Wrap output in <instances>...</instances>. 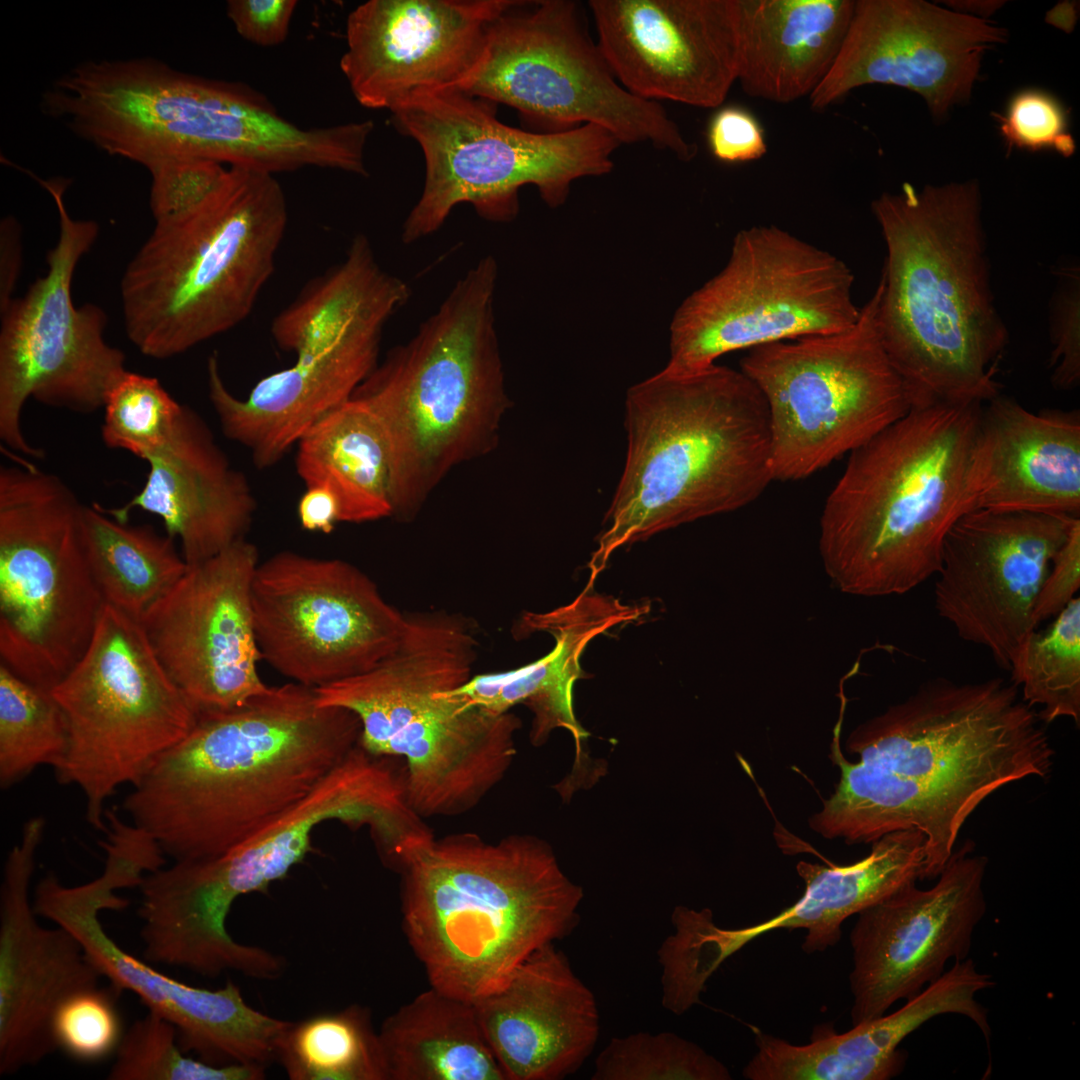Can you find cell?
<instances>
[{
  "mask_svg": "<svg viewBox=\"0 0 1080 1080\" xmlns=\"http://www.w3.org/2000/svg\"><path fill=\"white\" fill-rule=\"evenodd\" d=\"M41 104L83 140L149 172L203 159L275 175L333 169L342 154L336 127L301 128L245 85L150 58L80 63L53 82Z\"/></svg>",
  "mask_w": 1080,
  "mask_h": 1080,
  "instance_id": "7",
  "label": "cell"
},
{
  "mask_svg": "<svg viewBox=\"0 0 1080 1080\" xmlns=\"http://www.w3.org/2000/svg\"><path fill=\"white\" fill-rule=\"evenodd\" d=\"M45 821L29 819L9 852L0 890V1074L35 1066L57 1049L53 1016L71 995L99 986L101 974L64 928L39 922L30 898Z\"/></svg>",
  "mask_w": 1080,
  "mask_h": 1080,
  "instance_id": "26",
  "label": "cell"
},
{
  "mask_svg": "<svg viewBox=\"0 0 1080 1080\" xmlns=\"http://www.w3.org/2000/svg\"><path fill=\"white\" fill-rule=\"evenodd\" d=\"M620 85L649 101L719 107L737 81L738 0H591Z\"/></svg>",
  "mask_w": 1080,
  "mask_h": 1080,
  "instance_id": "25",
  "label": "cell"
},
{
  "mask_svg": "<svg viewBox=\"0 0 1080 1080\" xmlns=\"http://www.w3.org/2000/svg\"><path fill=\"white\" fill-rule=\"evenodd\" d=\"M296 472L306 487L323 486L337 497L342 522L393 515V464L385 430L370 406L351 397L296 445Z\"/></svg>",
  "mask_w": 1080,
  "mask_h": 1080,
  "instance_id": "35",
  "label": "cell"
},
{
  "mask_svg": "<svg viewBox=\"0 0 1080 1080\" xmlns=\"http://www.w3.org/2000/svg\"><path fill=\"white\" fill-rule=\"evenodd\" d=\"M399 873L403 930L430 986L472 1004L580 921L582 888L533 835L434 837Z\"/></svg>",
  "mask_w": 1080,
  "mask_h": 1080,
  "instance_id": "6",
  "label": "cell"
},
{
  "mask_svg": "<svg viewBox=\"0 0 1080 1080\" xmlns=\"http://www.w3.org/2000/svg\"><path fill=\"white\" fill-rule=\"evenodd\" d=\"M276 1058L291 1080H388L378 1031L356 1004L289 1022Z\"/></svg>",
  "mask_w": 1080,
  "mask_h": 1080,
  "instance_id": "39",
  "label": "cell"
},
{
  "mask_svg": "<svg viewBox=\"0 0 1080 1080\" xmlns=\"http://www.w3.org/2000/svg\"><path fill=\"white\" fill-rule=\"evenodd\" d=\"M492 104L449 90L416 96L391 111L395 126L419 144L425 159L423 191L404 221V243L436 232L459 204H471L485 220L510 222L523 186H535L556 208L575 180L613 169L621 143L607 129L583 124L528 132L500 122Z\"/></svg>",
  "mask_w": 1080,
  "mask_h": 1080,
  "instance_id": "11",
  "label": "cell"
},
{
  "mask_svg": "<svg viewBox=\"0 0 1080 1080\" xmlns=\"http://www.w3.org/2000/svg\"><path fill=\"white\" fill-rule=\"evenodd\" d=\"M988 859L972 842L955 849L929 889L908 884L858 913L850 933L852 1026L887 1013L968 957L987 909Z\"/></svg>",
  "mask_w": 1080,
  "mask_h": 1080,
  "instance_id": "21",
  "label": "cell"
},
{
  "mask_svg": "<svg viewBox=\"0 0 1080 1080\" xmlns=\"http://www.w3.org/2000/svg\"><path fill=\"white\" fill-rule=\"evenodd\" d=\"M514 9L490 24L479 61L459 91L504 103L550 132L595 124L621 144L650 143L685 162L697 155L662 105L620 85L576 2L544 0L529 12Z\"/></svg>",
  "mask_w": 1080,
  "mask_h": 1080,
  "instance_id": "16",
  "label": "cell"
},
{
  "mask_svg": "<svg viewBox=\"0 0 1080 1080\" xmlns=\"http://www.w3.org/2000/svg\"><path fill=\"white\" fill-rule=\"evenodd\" d=\"M995 118L1009 151L1051 150L1070 157L1076 150L1069 129V110L1048 91L1026 88L1016 92L1004 112L996 113Z\"/></svg>",
  "mask_w": 1080,
  "mask_h": 1080,
  "instance_id": "46",
  "label": "cell"
},
{
  "mask_svg": "<svg viewBox=\"0 0 1080 1080\" xmlns=\"http://www.w3.org/2000/svg\"><path fill=\"white\" fill-rule=\"evenodd\" d=\"M976 509L1080 515V415L1033 413L1001 393L982 405Z\"/></svg>",
  "mask_w": 1080,
  "mask_h": 1080,
  "instance_id": "30",
  "label": "cell"
},
{
  "mask_svg": "<svg viewBox=\"0 0 1080 1080\" xmlns=\"http://www.w3.org/2000/svg\"><path fill=\"white\" fill-rule=\"evenodd\" d=\"M82 506L22 458L0 468L1 663L50 691L85 653L106 604L83 550Z\"/></svg>",
  "mask_w": 1080,
  "mask_h": 1080,
  "instance_id": "12",
  "label": "cell"
},
{
  "mask_svg": "<svg viewBox=\"0 0 1080 1080\" xmlns=\"http://www.w3.org/2000/svg\"><path fill=\"white\" fill-rule=\"evenodd\" d=\"M79 523L86 560L105 603L135 619L187 570L174 539L149 525L121 523L97 503L82 506Z\"/></svg>",
  "mask_w": 1080,
  "mask_h": 1080,
  "instance_id": "37",
  "label": "cell"
},
{
  "mask_svg": "<svg viewBox=\"0 0 1080 1080\" xmlns=\"http://www.w3.org/2000/svg\"><path fill=\"white\" fill-rule=\"evenodd\" d=\"M707 137L713 156L723 162L753 161L767 152L761 124L739 106L719 109L709 123Z\"/></svg>",
  "mask_w": 1080,
  "mask_h": 1080,
  "instance_id": "49",
  "label": "cell"
},
{
  "mask_svg": "<svg viewBox=\"0 0 1080 1080\" xmlns=\"http://www.w3.org/2000/svg\"><path fill=\"white\" fill-rule=\"evenodd\" d=\"M1080 587V518L1074 520L1069 534L1055 553L1041 586L1034 608V622L1055 617L1076 597Z\"/></svg>",
  "mask_w": 1080,
  "mask_h": 1080,
  "instance_id": "50",
  "label": "cell"
},
{
  "mask_svg": "<svg viewBox=\"0 0 1080 1080\" xmlns=\"http://www.w3.org/2000/svg\"><path fill=\"white\" fill-rule=\"evenodd\" d=\"M68 747L65 715L50 690L0 665V784L9 787L36 767L56 770Z\"/></svg>",
  "mask_w": 1080,
  "mask_h": 1080,
  "instance_id": "41",
  "label": "cell"
},
{
  "mask_svg": "<svg viewBox=\"0 0 1080 1080\" xmlns=\"http://www.w3.org/2000/svg\"><path fill=\"white\" fill-rule=\"evenodd\" d=\"M1045 20L1066 33L1071 32L1077 21L1076 4L1068 1L1058 3L1046 14Z\"/></svg>",
  "mask_w": 1080,
  "mask_h": 1080,
  "instance_id": "54",
  "label": "cell"
},
{
  "mask_svg": "<svg viewBox=\"0 0 1080 1080\" xmlns=\"http://www.w3.org/2000/svg\"><path fill=\"white\" fill-rule=\"evenodd\" d=\"M382 333L358 332L296 355L290 367L259 380L244 398L227 388L217 357L210 356L209 399L224 435L246 448L257 467L275 465L375 369Z\"/></svg>",
  "mask_w": 1080,
  "mask_h": 1080,
  "instance_id": "28",
  "label": "cell"
},
{
  "mask_svg": "<svg viewBox=\"0 0 1080 1080\" xmlns=\"http://www.w3.org/2000/svg\"><path fill=\"white\" fill-rule=\"evenodd\" d=\"M287 222L275 175L231 166L194 209L155 222L121 279L130 342L168 359L241 323L274 270Z\"/></svg>",
  "mask_w": 1080,
  "mask_h": 1080,
  "instance_id": "10",
  "label": "cell"
},
{
  "mask_svg": "<svg viewBox=\"0 0 1080 1080\" xmlns=\"http://www.w3.org/2000/svg\"><path fill=\"white\" fill-rule=\"evenodd\" d=\"M727 1066L673 1032L613 1037L595 1059L592 1080H729Z\"/></svg>",
  "mask_w": 1080,
  "mask_h": 1080,
  "instance_id": "43",
  "label": "cell"
},
{
  "mask_svg": "<svg viewBox=\"0 0 1080 1080\" xmlns=\"http://www.w3.org/2000/svg\"><path fill=\"white\" fill-rule=\"evenodd\" d=\"M982 405L913 406L849 454L819 524V552L834 588L902 595L936 575L947 533L976 509Z\"/></svg>",
  "mask_w": 1080,
  "mask_h": 1080,
  "instance_id": "5",
  "label": "cell"
},
{
  "mask_svg": "<svg viewBox=\"0 0 1080 1080\" xmlns=\"http://www.w3.org/2000/svg\"><path fill=\"white\" fill-rule=\"evenodd\" d=\"M854 0H738L737 81L745 94L788 104L810 96L840 51Z\"/></svg>",
  "mask_w": 1080,
  "mask_h": 1080,
  "instance_id": "32",
  "label": "cell"
},
{
  "mask_svg": "<svg viewBox=\"0 0 1080 1080\" xmlns=\"http://www.w3.org/2000/svg\"><path fill=\"white\" fill-rule=\"evenodd\" d=\"M474 1006L506 1080H561L580 1069L600 1034L595 995L555 943Z\"/></svg>",
  "mask_w": 1080,
  "mask_h": 1080,
  "instance_id": "27",
  "label": "cell"
},
{
  "mask_svg": "<svg viewBox=\"0 0 1080 1080\" xmlns=\"http://www.w3.org/2000/svg\"><path fill=\"white\" fill-rule=\"evenodd\" d=\"M925 836L917 829L886 834L872 843L863 859L831 867L801 861L796 869L805 892L776 916L747 927H718L716 942L729 958L756 937L775 929L806 930L802 949L822 952L837 944L850 916L882 901L900 888L923 880Z\"/></svg>",
  "mask_w": 1080,
  "mask_h": 1080,
  "instance_id": "33",
  "label": "cell"
},
{
  "mask_svg": "<svg viewBox=\"0 0 1080 1080\" xmlns=\"http://www.w3.org/2000/svg\"><path fill=\"white\" fill-rule=\"evenodd\" d=\"M229 167L203 159L180 160L150 172V209L154 222L172 219L194 209L225 179Z\"/></svg>",
  "mask_w": 1080,
  "mask_h": 1080,
  "instance_id": "48",
  "label": "cell"
},
{
  "mask_svg": "<svg viewBox=\"0 0 1080 1080\" xmlns=\"http://www.w3.org/2000/svg\"><path fill=\"white\" fill-rule=\"evenodd\" d=\"M410 289L381 267L363 235L351 242L343 261L308 284L277 317V345L299 355L352 334L384 329L409 299Z\"/></svg>",
  "mask_w": 1080,
  "mask_h": 1080,
  "instance_id": "34",
  "label": "cell"
},
{
  "mask_svg": "<svg viewBox=\"0 0 1080 1080\" xmlns=\"http://www.w3.org/2000/svg\"><path fill=\"white\" fill-rule=\"evenodd\" d=\"M256 546L242 539L188 565L172 589L139 619L162 665L197 714L242 705L268 686L251 590Z\"/></svg>",
  "mask_w": 1080,
  "mask_h": 1080,
  "instance_id": "22",
  "label": "cell"
},
{
  "mask_svg": "<svg viewBox=\"0 0 1080 1080\" xmlns=\"http://www.w3.org/2000/svg\"><path fill=\"white\" fill-rule=\"evenodd\" d=\"M477 647L463 618L407 616L398 647L374 668L314 688L320 706L358 717L364 749L403 758L408 802L422 818L474 808L516 755V715H491L442 694L472 677Z\"/></svg>",
  "mask_w": 1080,
  "mask_h": 1080,
  "instance_id": "8",
  "label": "cell"
},
{
  "mask_svg": "<svg viewBox=\"0 0 1080 1080\" xmlns=\"http://www.w3.org/2000/svg\"><path fill=\"white\" fill-rule=\"evenodd\" d=\"M131 884L128 868L108 859L102 873L83 884L68 886L46 875L34 889L33 908L79 941L113 989L135 994L148 1011L173 1024L185 1053L217 1066L267 1063L283 1020L248 1005L232 981L215 990L187 985L129 954L107 934L99 915L126 908L128 900L116 892Z\"/></svg>",
  "mask_w": 1080,
  "mask_h": 1080,
  "instance_id": "19",
  "label": "cell"
},
{
  "mask_svg": "<svg viewBox=\"0 0 1080 1080\" xmlns=\"http://www.w3.org/2000/svg\"><path fill=\"white\" fill-rule=\"evenodd\" d=\"M625 428V466L587 564L589 586L620 547L740 509L773 481L767 405L741 370L665 368L628 390Z\"/></svg>",
  "mask_w": 1080,
  "mask_h": 1080,
  "instance_id": "4",
  "label": "cell"
},
{
  "mask_svg": "<svg viewBox=\"0 0 1080 1080\" xmlns=\"http://www.w3.org/2000/svg\"><path fill=\"white\" fill-rule=\"evenodd\" d=\"M1062 514L974 509L947 533L935 609L964 641L1010 667L1036 630V599L1075 519Z\"/></svg>",
  "mask_w": 1080,
  "mask_h": 1080,
  "instance_id": "20",
  "label": "cell"
},
{
  "mask_svg": "<svg viewBox=\"0 0 1080 1080\" xmlns=\"http://www.w3.org/2000/svg\"><path fill=\"white\" fill-rule=\"evenodd\" d=\"M946 6L950 9L970 16L986 19L987 16L996 12L1003 1H949Z\"/></svg>",
  "mask_w": 1080,
  "mask_h": 1080,
  "instance_id": "55",
  "label": "cell"
},
{
  "mask_svg": "<svg viewBox=\"0 0 1080 1080\" xmlns=\"http://www.w3.org/2000/svg\"><path fill=\"white\" fill-rule=\"evenodd\" d=\"M648 611V606L625 604L586 585L568 604L523 616L526 630L546 632L554 638V647L546 655L511 671L472 676L463 685L442 693L462 706L476 707L491 715L504 714L523 704L533 714V745H542L553 730L563 728L573 737L579 756L588 736L573 707V688L583 676L581 656L595 637L632 623Z\"/></svg>",
  "mask_w": 1080,
  "mask_h": 1080,
  "instance_id": "31",
  "label": "cell"
},
{
  "mask_svg": "<svg viewBox=\"0 0 1080 1080\" xmlns=\"http://www.w3.org/2000/svg\"><path fill=\"white\" fill-rule=\"evenodd\" d=\"M145 461L142 489L120 507L102 506L106 514L121 523L136 508L157 515L166 534L179 539L187 565L246 539L256 511L252 488L190 407L183 406L169 439Z\"/></svg>",
  "mask_w": 1080,
  "mask_h": 1080,
  "instance_id": "29",
  "label": "cell"
},
{
  "mask_svg": "<svg viewBox=\"0 0 1080 1080\" xmlns=\"http://www.w3.org/2000/svg\"><path fill=\"white\" fill-rule=\"evenodd\" d=\"M51 693L68 725L56 777L80 789L87 821L103 831L105 802L133 786L198 717L140 621L109 604L85 653Z\"/></svg>",
  "mask_w": 1080,
  "mask_h": 1080,
  "instance_id": "14",
  "label": "cell"
},
{
  "mask_svg": "<svg viewBox=\"0 0 1080 1080\" xmlns=\"http://www.w3.org/2000/svg\"><path fill=\"white\" fill-rule=\"evenodd\" d=\"M358 717L296 682L199 713L123 801L174 861L219 856L303 799L359 743Z\"/></svg>",
  "mask_w": 1080,
  "mask_h": 1080,
  "instance_id": "2",
  "label": "cell"
},
{
  "mask_svg": "<svg viewBox=\"0 0 1080 1080\" xmlns=\"http://www.w3.org/2000/svg\"><path fill=\"white\" fill-rule=\"evenodd\" d=\"M518 0H370L346 22L340 68L356 100L392 111L416 96L460 90L490 24Z\"/></svg>",
  "mask_w": 1080,
  "mask_h": 1080,
  "instance_id": "24",
  "label": "cell"
},
{
  "mask_svg": "<svg viewBox=\"0 0 1080 1080\" xmlns=\"http://www.w3.org/2000/svg\"><path fill=\"white\" fill-rule=\"evenodd\" d=\"M871 208L886 248L877 330L912 407L991 400L1009 332L992 290L978 181L906 182Z\"/></svg>",
  "mask_w": 1080,
  "mask_h": 1080,
  "instance_id": "3",
  "label": "cell"
},
{
  "mask_svg": "<svg viewBox=\"0 0 1080 1080\" xmlns=\"http://www.w3.org/2000/svg\"><path fill=\"white\" fill-rule=\"evenodd\" d=\"M755 1043L743 1069L749 1080H887L902 1072L907 1057L880 1018L842 1034L819 1029L802 1045L755 1029Z\"/></svg>",
  "mask_w": 1080,
  "mask_h": 1080,
  "instance_id": "38",
  "label": "cell"
},
{
  "mask_svg": "<svg viewBox=\"0 0 1080 1080\" xmlns=\"http://www.w3.org/2000/svg\"><path fill=\"white\" fill-rule=\"evenodd\" d=\"M112 993L100 986L64 1000L52 1020L58 1050L82 1062H95L115 1052L123 1031Z\"/></svg>",
  "mask_w": 1080,
  "mask_h": 1080,
  "instance_id": "45",
  "label": "cell"
},
{
  "mask_svg": "<svg viewBox=\"0 0 1080 1080\" xmlns=\"http://www.w3.org/2000/svg\"><path fill=\"white\" fill-rule=\"evenodd\" d=\"M103 408L105 445L146 460L169 439L183 405L157 378L127 371L109 391Z\"/></svg>",
  "mask_w": 1080,
  "mask_h": 1080,
  "instance_id": "44",
  "label": "cell"
},
{
  "mask_svg": "<svg viewBox=\"0 0 1080 1080\" xmlns=\"http://www.w3.org/2000/svg\"><path fill=\"white\" fill-rule=\"evenodd\" d=\"M251 601L262 659L312 688L374 668L398 647L406 625L356 566L293 551L258 564Z\"/></svg>",
  "mask_w": 1080,
  "mask_h": 1080,
  "instance_id": "18",
  "label": "cell"
},
{
  "mask_svg": "<svg viewBox=\"0 0 1080 1080\" xmlns=\"http://www.w3.org/2000/svg\"><path fill=\"white\" fill-rule=\"evenodd\" d=\"M853 284L843 260L780 227L742 229L722 270L676 309L665 368L695 372L729 352L844 331L860 315Z\"/></svg>",
  "mask_w": 1080,
  "mask_h": 1080,
  "instance_id": "15",
  "label": "cell"
},
{
  "mask_svg": "<svg viewBox=\"0 0 1080 1080\" xmlns=\"http://www.w3.org/2000/svg\"><path fill=\"white\" fill-rule=\"evenodd\" d=\"M1005 28L924 0L855 1L850 25L827 76L808 97L820 111L852 90L892 85L920 95L941 119L969 100L987 50Z\"/></svg>",
  "mask_w": 1080,
  "mask_h": 1080,
  "instance_id": "23",
  "label": "cell"
},
{
  "mask_svg": "<svg viewBox=\"0 0 1080 1080\" xmlns=\"http://www.w3.org/2000/svg\"><path fill=\"white\" fill-rule=\"evenodd\" d=\"M388 1080H506L475 1006L433 987L378 1030Z\"/></svg>",
  "mask_w": 1080,
  "mask_h": 1080,
  "instance_id": "36",
  "label": "cell"
},
{
  "mask_svg": "<svg viewBox=\"0 0 1080 1080\" xmlns=\"http://www.w3.org/2000/svg\"><path fill=\"white\" fill-rule=\"evenodd\" d=\"M1009 672L1021 698L1041 722L1070 718L1080 723V598H1073L1043 631H1034Z\"/></svg>",
  "mask_w": 1080,
  "mask_h": 1080,
  "instance_id": "40",
  "label": "cell"
},
{
  "mask_svg": "<svg viewBox=\"0 0 1080 1080\" xmlns=\"http://www.w3.org/2000/svg\"><path fill=\"white\" fill-rule=\"evenodd\" d=\"M109 1080H260L264 1065L217 1066L186 1055L173 1024L148 1011L123 1033Z\"/></svg>",
  "mask_w": 1080,
  "mask_h": 1080,
  "instance_id": "42",
  "label": "cell"
},
{
  "mask_svg": "<svg viewBox=\"0 0 1080 1080\" xmlns=\"http://www.w3.org/2000/svg\"><path fill=\"white\" fill-rule=\"evenodd\" d=\"M497 279L496 260L480 259L352 395L370 406L387 435L393 515L415 512L454 467L495 446L509 406Z\"/></svg>",
  "mask_w": 1080,
  "mask_h": 1080,
  "instance_id": "9",
  "label": "cell"
},
{
  "mask_svg": "<svg viewBox=\"0 0 1080 1080\" xmlns=\"http://www.w3.org/2000/svg\"><path fill=\"white\" fill-rule=\"evenodd\" d=\"M297 515L301 527L311 532L328 534L342 522L336 495L323 486L306 487L298 501Z\"/></svg>",
  "mask_w": 1080,
  "mask_h": 1080,
  "instance_id": "52",
  "label": "cell"
},
{
  "mask_svg": "<svg viewBox=\"0 0 1080 1080\" xmlns=\"http://www.w3.org/2000/svg\"><path fill=\"white\" fill-rule=\"evenodd\" d=\"M840 779L809 827L847 844L917 829L925 836L923 879H935L969 816L991 794L1029 777L1046 778L1054 750L1037 712L1012 682L995 677L924 681L908 698L859 724L842 755Z\"/></svg>",
  "mask_w": 1080,
  "mask_h": 1080,
  "instance_id": "1",
  "label": "cell"
},
{
  "mask_svg": "<svg viewBox=\"0 0 1080 1080\" xmlns=\"http://www.w3.org/2000/svg\"><path fill=\"white\" fill-rule=\"evenodd\" d=\"M295 0H230L227 15L236 31L259 46H275L285 41Z\"/></svg>",
  "mask_w": 1080,
  "mask_h": 1080,
  "instance_id": "51",
  "label": "cell"
},
{
  "mask_svg": "<svg viewBox=\"0 0 1080 1080\" xmlns=\"http://www.w3.org/2000/svg\"><path fill=\"white\" fill-rule=\"evenodd\" d=\"M1056 275L1049 308V367L1052 385L1064 391L1080 382V267L1066 262L1056 268Z\"/></svg>",
  "mask_w": 1080,
  "mask_h": 1080,
  "instance_id": "47",
  "label": "cell"
},
{
  "mask_svg": "<svg viewBox=\"0 0 1080 1080\" xmlns=\"http://www.w3.org/2000/svg\"><path fill=\"white\" fill-rule=\"evenodd\" d=\"M877 299L844 331L760 345L740 361L767 405L773 480L813 475L912 408L878 334Z\"/></svg>",
  "mask_w": 1080,
  "mask_h": 1080,
  "instance_id": "13",
  "label": "cell"
},
{
  "mask_svg": "<svg viewBox=\"0 0 1080 1080\" xmlns=\"http://www.w3.org/2000/svg\"><path fill=\"white\" fill-rule=\"evenodd\" d=\"M37 180L54 199L59 238L47 253L46 275L1 310L0 328V438L11 450L33 458L44 455L27 442L21 428L29 398L90 413L104 406L128 371L125 354L104 338V310L93 303L76 307L72 300L76 266L96 241L99 227L68 213L66 180Z\"/></svg>",
  "mask_w": 1080,
  "mask_h": 1080,
  "instance_id": "17",
  "label": "cell"
},
{
  "mask_svg": "<svg viewBox=\"0 0 1080 1080\" xmlns=\"http://www.w3.org/2000/svg\"><path fill=\"white\" fill-rule=\"evenodd\" d=\"M0 245V310H3L13 300L12 294L22 262L20 228L12 217L1 222Z\"/></svg>",
  "mask_w": 1080,
  "mask_h": 1080,
  "instance_id": "53",
  "label": "cell"
}]
</instances>
